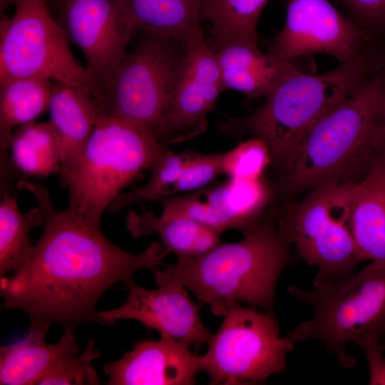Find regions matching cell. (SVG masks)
Instances as JSON below:
<instances>
[{"label":"cell","instance_id":"9","mask_svg":"<svg viewBox=\"0 0 385 385\" xmlns=\"http://www.w3.org/2000/svg\"><path fill=\"white\" fill-rule=\"evenodd\" d=\"M175 43L145 31L102 88L96 101L100 114L131 122L160 140L185 52Z\"/></svg>","mask_w":385,"mask_h":385},{"label":"cell","instance_id":"2","mask_svg":"<svg viewBox=\"0 0 385 385\" xmlns=\"http://www.w3.org/2000/svg\"><path fill=\"white\" fill-rule=\"evenodd\" d=\"M385 147V71L379 69L309 131L284 172L280 188L293 193L358 182Z\"/></svg>","mask_w":385,"mask_h":385},{"label":"cell","instance_id":"14","mask_svg":"<svg viewBox=\"0 0 385 385\" xmlns=\"http://www.w3.org/2000/svg\"><path fill=\"white\" fill-rule=\"evenodd\" d=\"M125 285L128 295L124 304L97 312L96 322L111 324L117 319L135 320L158 331L160 337L187 342L196 349L210 342L213 333L202 322L198 306L182 284L170 282L149 289L133 279Z\"/></svg>","mask_w":385,"mask_h":385},{"label":"cell","instance_id":"19","mask_svg":"<svg viewBox=\"0 0 385 385\" xmlns=\"http://www.w3.org/2000/svg\"><path fill=\"white\" fill-rule=\"evenodd\" d=\"M351 233L363 260L385 270V157L374 160L356 183L350 218Z\"/></svg>","mask_w":385,"mask_h":385},{"label":"cell","instance_id":"20","mask_svg":"<svg viewBox=\"0 0 385 385\" xmlns=\"http://www.w3.org/2000/svg\"><path fill=\"white\" fill-rule=\"evenodd\" d=\"M125 224L133 237L158 233L162 244L178 257H196L222 242L216 230L187 217L157 215L143 203L140 213H128Z\"/></svg>","mask_w":385,"mask_h":385},{"label":"cell","instance_id":"22","mask_svg":"<svg viewBox=\"0 0 385 385\" xmlns=\"http://www.w3.org/2000/svg\"><path fill=\"white\" fill-rule=\"evenodd\" d=\"M52 81L20 78L0 82V152L4 158L14 130L34 121L48 111Z\"/></svg>","mask_w":385,"mask_h":385},{"label":"cell","instance_id":"15","mask_svg":"<svg viewBox=\"0 0 385 385\" xmlns=\"http://www.w3.org/2000/svg\"><path fill=\"white\" fill-rule=\"evenodd\" d=\"M108 385H192L200 372L199 356L190 344L160 337L133 345L123 356L105 364Z\"/></svg>","mask_w":385,"mask_h":385},{"label":"cell","instance_id":"1","mask_svg":"<svg viewBox=\"0 0 385 385\" xmlns=\"http://www.w3.org/2000/svg\"><path fill=\"white\" fill-rule=\"evenodd\" d=\"M17 186L34 195L45 219L28 262L1 277L6 309L76 330L82 323L96 322V304L106 291L118 282L134 279L138 270H154L170 252L155 241L140 254L128 252L108 239L100 225L68 208L57 209L44 186L29 181Z\"/></svg>","mask_w":385,"mask_h":385},{"label":"cell","instance_id":"7","mask_svg":"<svg viewBox=\"0 0 385 385\" xmlns=\"http://www.w3.org/2000/svg\"><path fill=\"white\" fill-rule=\"evenodd\" d=\"M14 12L0 23V82L20 78L48 79L90 93L98 91L46 0H14Z\"/></svg>","mask_w":385,"mask_h":385},{"label":"cell","instance_id":"13","mask_svg":"<svg viewBox=\"0 0 385 385\" xmlns=\"http://www.w3.org/2000/svg\"><path fill=\"white\" fill-rule=\"evenodd\" d=\"M182 45L184 56L160 133V140L168 147L206 130V115L225 90L215 52L205 41L202 28L190 35Z\"/></svg>","mask_w":385,"mask_h":385},{"label":"cell","instance_id":"3","mask_svg":"<svg viewBox=\"0 0 385 385\" xmlns=\"http://www.w3.org/2000/svg\"><path fill=\"white\" fill-rule=\"evenodd\" d=\"M289 246L270 216L240 242L162 263V270H153L155 279L159 285L175 282L192 291L217 317L241 303L274 313L277 284L290 262Z\"/></svg>","mask_w":385,"mask_h":385},{"label":"cell","instance_id":"27","mask_svg":"<svg viewBox=\"0 0 385 385\" xmlns=\"http://www.w3.org/2000/svg\"><path fill=\"white\" fill-rule=\"evenodd\" d=\"M100 356L94 339H91L83 353L73 354L60 360L36 385H98L101 382L92 362Z\"/></svg>","mask_w":385,"mask_h":385},{"label":"cell","instance_id":"32","mask_svg":"<svg viewBox=\"0 0 385 385\" xmlns=\"http://www.w3.org/2000/svg\"><path fill=\"white\" fill-rule=\"evenodd\" d=\"M14 0H0V14L2 16L6 9L13 4Z\"/></svg>","mask_w":385,"mask_h":385},{"label":"cell","instance_id":"17","mask_svg":"<svg viewBox=\"0 0 385 385\" xmlns=\"http://www.w3.org/2000/svg\"><path fill=\"white\" fill-rule=\"evenodd\" d=\"M214 51L225 89H235L249 98L265 97L285 78L301 71L294 61L245 44L229 43Z\"/></svg>","mask_w":385,"mask_h":385},{"label":"cell","instance_id":"21","mask_svg":"<svg viewBox=\"0 0 385 385\" xmlns=\"http://www.w3.org/2000/svg\"><path fill=\"white\" fill-rule=\"evenodd\" d=\"M135 29L182 43L201 29L202 0H122Z\"/></svg>","mask_w":385,"mask_h":385},{"label":"cell","instance_id":"30","mask_svg":"<svg viewBox=\"0 0 385 385\" xmlns=\"http://www.w3.org/2000/svg\"><path fill=\"white\" fill-rule=\"evenodd\" d=\"M359 24L376 26L385 24V0H337Z\"/></svg>","mask_w":385,"mask_h":385},{"label":"cell","instance_id":"23","mask_svg":"<svg viewBox=\"0 0 385 385\" xmlns=\"http://www.w3.org/2000/svg\"><path fill=\"white\" fill-rule=\"evenodd\" d=\"M44 213L40 206L25 213L19 210L16 198L1 192L0 203V277L16 272L29 260L34 251L30 230L43 225Z\"/></svg>","mask_w":385,"mask_h":385},{"label":"cell","instance_id":"34","mask_svg":"<svg viewBox=\"0 0 385 385\" xmlns=\"http://www.w3.org/2000/svg\"><path fill=\"white\" fill-rule=\"evenodd\" d=\"M384 157H385V147H384Z\"/></svg>","mask_w":385,"mask_h":385},{"label":"cell","instance_id":"29","mask_svg":"<svg viewBox=\"0 0 385 385\" xmlns=\"http://www.w3.org/2000/svg\"><path fill=\"white\" fill-rule=\"evenodd\" d=\"M225 153L194 155L174 183L170 195L178 192H190L206 187L217 176L225 174Z\"/></svg>","mask_w":385,"mask_h":385},{"label":"cell","instance_id":"4","mask_svg":"<svg viewBox=\"0 0 385 385\" xmlns=\"http://www.w3.org/2000/svg\"><path fill=\"white\" fill-rule=\"evenodd\" d=\"M379 69L367 46L328 72L314 75L299 71L282 80L255 111L242 118H227L219 130L226 135L249 133L261 138L270 149L271 163L284 173L318 120Z\"/></svg>","mask_w":385,"mask_h":385},{"label":"cell","instance_id":"5","mask_svg":"<svg viewBox=\"0 0 385 385\" xmlns=\"http://www.w3.org/2000/svg\"><path fill=\"white\" fill-rule=\"evenodd\" d=\"M171 150L148 130L128 120L99 114L74 168L61 177L68 209L100 225L123 188L151 170Z\"/></svg>","mask_w":385,"mask_h":385},{"label":"cell","instance_id":"25","mask_svg":"<svg viewBox=\"0 0 385 385\" xmlns=\"http://www.w3.org/2000/svg\"><path fill=\"white\" fill-rule=\"evenodd\" d=\"M10 148L14 164L25 174L43 177L61 172L58 139L50 121L19 126Z\"/></svg>","mask_w":385,"mask_h":385},{"label":"cell","instance_id":"18","mask_svg":"<svg viewBox=\"0 0 385 385\" xmlns=\"http://www.w3.org/2000/svg\"><path fill=\"white\" fill-rule=\"evenodd\" d=\"M48 111L58 139L63 177L76 165L100 112L90 93L58 82L52 85Z\"/></svg>","mask_w":385,"mask_h":385},{"label":"cell","instance_id":"8","mask_svg":"<svg viewBox=\"0 0 385 385\" xmlns=\"http://www.w3.org/2000/svg\"><path fill=\"white\" fill-rule=\"evenodd\" d=\"M357 182L319 186L275 219L279 235L319 272L314 279L353 272L363 261L350 226Z\"/></svg>","mask_w":385,"mask_h":385},{"label":"cell","instance_id":"16","mask_svg":"<svg viewBox=\"0 0 385 385\" xmlns=\"http://www.w3.org/2000/svg\"><path fill=\"white\" fill-rule=\"evenodd\" d=\"M30 321L24 339L0 349L1 385H36L60 360L81 351L75 329H64L61 339L49 344L46 335L51 324L35 318Z\"/></svg>","mask_w":385,"mask_h":385},{"label":"cell","instance_id":"10","mask_svg":"<svg viewBox=\"0 0 385 385\" xmlns=\"http://www.w3.org/2000/svg\"><path fill=\"white\" fill-rule=\"evenodd\" d=\"M295 342L280 336L274 313L241 304L231 308L199 356L200 371L211 385L260 384L287 369Z\"/></svg>","mask_w":385,"mask_h":385},{"label":"cell","instance_id":"12","mask_svg":"<svg viewBox=\"0 0 385 385\" xmlns=\"http://www.w3.org/2000/svg\"><path fill=\"white\" fill-rule=\"evenodd\" d=\"M370 40L364 28L329 0H287L285 24L268 43L267 53L288 61L323 53L344 63L365 49Z\"/></svg>","mask_w":385,"mask_h":385},{"label":"cell","instance_id":"24","mask_svg":"<svg viewBox=\"0 0 385 385\" xmlns=\"http://www.w3.org/2000/svg\"><path fill=\"white\" fill-rule=\"evenodd\" d=\"M268 0H202V20L208 22L215 41L214 50L229 43L258 48L257 26Z\"/></svg>","mask_w":385,"mask_h":385},{"label":"cell","instance_id":"11","mask_svg":"<svg viewBox=\"0 0 385 385\" xmlns=\"http://www.w3.org/2000/svg\"><path fill=\"white\" fill-rule=\"evenodd\" d=\"M61 26L69 43L83 53L86 69L100 96L127 53L136 29L122 0H56Z\"/></svg>","mask_w":385,"mask_h":385},{"label":"cell","instance_id":"26","mask_svg":"<svg viewBox=\"0 0 385 385\" xmlns=\"http://www.w3.org/2000/svg\"><path fill=\"white\" fill-rule=\"evenodd\" d=\"M195 152L187 150L178 154L171 151L151 168V176L143 186L129 192H120L108 210L112 214L136 202L155 201L170 196L172 188Z\"/></svg>","mask_w":385,"mask_h":385},{"label":"cell","instance_id":"28","mask_svg":"<svg viewBox=\"0 0 385 385\" xmlns=\"http://www.w3.org/2000/svg\"><path fill=\"white\" fill-rule=\"evenodd\" d=\"M270 163L271 154L267 145L254 136L225 153L224 170L231 180H253L261 178Z\"/></svg>","mask_w":385,"mask_h":385},{"label":"cell","instance_id":"31","mask_svg":"<svg viewBox=\"0 0 385 385\" xmlns=\"http://www.w3.org/2000/svg\"><path fill=\"white\" fill-rule=\"evenodd\" d=\"M359 346L364 351L369 364V384L385 385V346L381 339H370Z\"/></svg>","mask_w":385,"mask_h":385},{"label":"cell","instance_id":"6","mask_svg":"<svg viewBox=\"0 0 385 385\" xmlns=\"http://www.w3.org/2000/svg\"><path fill=\"white\" fill-rule=\"evenodd\" d=\"M287 291L310 304L313 316L287 335L295 343L319 340L344 369L355 364L349 343L381 340L385 333V270L371 262L357 273L314 279L310 289Z\"/></svg>","mask_w":385,"mask_h":385},{"label":"cell","instance_id":"33","mask_svg":"<svg viewBox=\"0 0 385 385\" xmlns=\"http://www.w3.org/2000/svg\"><path fill=\"white\" fill-rule=\"evenodd\" d=\"M381 343L384 344V346H385V333L384 334L382 338H381Z\"/></svg>","mask_w":385,"mask_h":385}]
</instances>
